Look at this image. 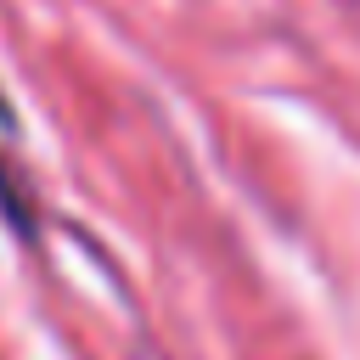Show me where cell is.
Wrapping results in <instances>:
<instances>
[{
	"label": "cell",
	"instance_id": "cell-1",
	"mask_svg": "<svg viewBox=\"0 0 360 360\" xmlns=\"http://www.w3.org/2000/svg\"><path fill=\"white\" fill-rule=\"evenodd\" d=\"M0 129H11V107H6V96H0ZM0 208L22 225L28 219V202H22V191L11 186V169H6V158H0Z\"/></svg>",
	"mask_w": 360,
	"mask_h": 360
}]
</instances>
